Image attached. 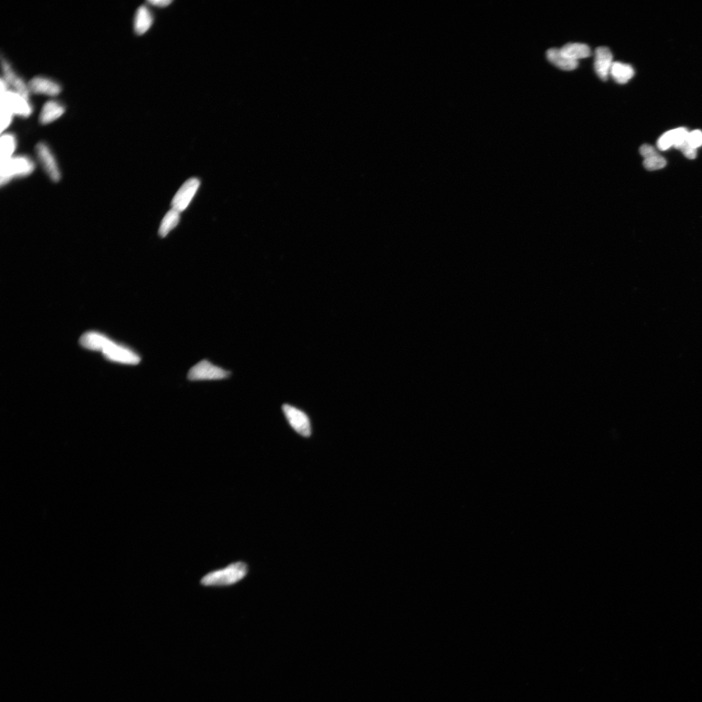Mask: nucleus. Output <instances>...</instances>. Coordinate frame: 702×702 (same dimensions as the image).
Masks as SVG:
<instances>
[{"mask_svg": "<svg viewBox=\"0 0 702 702\" xmlns=\"http://www.w3.org/2000/svg\"><path fill=\"white\" fill-rule=\"evenodd\" d=\"M51 254L52 245L44 235L20 234L2 243V259H0L2 277L10 276L23 266L45 263Z\"/></svg>", "mask_w": 702, "mask_h": 702, "instance_id": "nucleus-1", "label": "nucleus"}, {"mask_svg": "<svg viewBox=\"0 0 702 702\" xmlns=\"http://www.w3.org/2000/svg\"><path fill=\"white\" fill-rule=\"evenodd\" d=\"M0 157L11 160L21 173L40 177L48 171L49 160L45 150L20 135L0 139Z\"/></svg>", "mask_w": 702, "mask_h": 702, "instance_id": "nucleus-2", "label": "nucleus"}, {"mask_svg": "<svg viewBox=\"0 0 702 702\" xmlns=\"http://www.w3.org/2000/svg\"><path fill=\"white\" fill-rule=\"evenodd\" d=\"M344 557L305 540L292 547L283 559V568L289 572L326 571L340 568Z\"/></svg>", "mask_w": 702, "mask_h": 702, "instance_id": "nucleus-3", "label": "nucleus"}, {"mask_svg": "<svg viewBox=\"0 0 702 702\" xmlns=\"http://www.w3.org/2000/svg\"><path fill=\"white\" fill-rule=\"evenodd\" d=\"M151 528L159 538L170 542L204 547L211 542L209 533L202 527L166 510Z\"/></svg>", "mask_w": 702, "mask_h": 702, "instance_id": "nucleus-4", "label": "nucleus"}, {"mask_svg": "<svg viewBox=\"0 0 702 702\" xmlns=\"http://www.w3.org/2000/svg\"><path fill=\"white\" fill-rule=\"evenodd\" d=\"M54 230L76 269L82 274H88L92 266L91 257L86 241L74 220L67 214H59L54 219Z\"/></svg>", "mask_w": 702, "mask_h": 702, "instance_id": "nucleus-5", "label": "nucleus"}, {"mask_svg": "<svg viewBox=\"0 0 702 702\" xmlns=\"http://www.w3.org/2000/svg\"><path fill=\"white\" fill-rule=\"evenodd\" d=\"M300 276L299 270L294 266L280 271L261 294L257 305L259 314L270 319L276 316L298 284Z\"/></svg>", "mask_w": 702, "mask_h": 702, "instance_id": "nucleus-6", "label": "nucleus"}, {"mask_svg": "<svg viewBox=\"0 0 702 702\" xmlns=\"http://www.w3.org/2000/svg\"><path fill=\"white\" fill-rule=\"evenodd\" d=\"M424 614L434 636L443 647L458 656L466 653L465 630L454 616L433 607L425 608Z\"/></svg>", "mask_w": 702, "mask_h": 702, "instance_id": "nucleus-7", "label": "nucleus"}, {"mask_svg": "<svg viewBox=\"0 0 702 702\" xmlns=\"http://www.w3.org/2000/svg\"><path fill=\"white\" fill-rule=\"evenodd\" d=\"M41 128L46 139L56 142L83 145L88 143L93 136L88 124L66 115L51 116Z\"/></svg>", "mask_w": 702, "mask_h": 702, "instance_id": "nucleus-8", "label": "nucleus"}, {"mask_svg": "<svg viewBox=\"0 0 702 702\" xmlns=\"http://www.w3.org/2000/svg\"><path fill=\"white\" fill-rule=\"evenodd\" d=\"M4 118L10 123L13 129L19 131L20 136L45 150L46 137L41 126L30 115H27L17 100V98L7 88H3Z\"/></svg>", "mask_w": 702, "mask_h": 702, "instance_id": "nucleus-9", "label": "nucleus"}, {"mask_svg": "<svg viewBox=\"0 0 702 702\" xmlns=\"http://www.w3.org/2000/svg\"><path fill=\"white\" fill-rule=\"evenodd\" d=\"M98 160L88 151L69 152L59 172V182L63 187H73L89 178L97 170Z\"/></svg>", "mask_w": 702, "mask_h": 702, "instance_id": "nucleus-10", "label": "nucleus"}, {"mask_svg": "<svg viewBox=\"0 0 702 702\" xmlns=\"http://www.w3.org/2000/svg\"><path fill=\"white\" fill-rule=\"evenodd\" d=\"M165 511L157 501L145 498H132L126 501L120 508L119 514L131 524L152 527Z\"/></svg>", "mask_w": 702, "mask_h": 702, "instance_id": "nucleus-11", "label": "nucleus"}, {"mask_svg": "<svg viewBox=\"0 0 702 702\" xmlns=\"http://www.w3.org/2000/svg\"><path fill=\"white\" fill-rule=\"evenodd\" d=\"M230 35V25L222 12L217 8L207 12L201 29V46L207 53H213L222 46Z\"/></svg>", "mask_w": 702, "mask_h": 702, "instance_id": "nucleus-12", "label": "nucleus"}, {"mask_svg": "<svg viewBox=\"0 0 702 702\" xmlns=\"http://www.w3.org/2000/svg\"><path fill=\"white\" fill-rule=\"evenodd\" d=\"M25 222V208L18 201H7L0 209V242L7 243L20 235Z\"/></svg>", "mask_w": 702, "mask_h": 702, "instance_id": "nucleus-13", "label": "nucleus"}, {"mask_svg": "<svg viewBox=\"0 0 702 702\" xmlns=\"http://www.w3.org/2000/svg\"><path fill=\"white\" fill-rule=\"evenodd\" d=\"M270 331V318L257 314L253 316L244 328L238 351L243 356H247L251 351L261 344L268 336Z\"/></svg>", "mask_w": 702, "mask_h": 702, "instance_id": "nucleus-14", "label": "nucleus"}, {"mask_svg": "<svg viewBox=\"0 0 702 702\" xmlns=\"http://www.w3.org/2000/svg\"><path fill=\"white\" fill-rule=\"evenodd\" d=\"M20 174L15 164L5 157H0V194L3 200L15 189Z\"/></svg>", "mask_w": 702, "mask_h": 702, "instance_id": "nucleus-15", "label": "nucleus"}, {"mask_svg": "<svg viewBox=\"0 0 702 702\" xmlns=\"http://www.w3.org/2000/svg\"><path fill=\"white\" fill-rule=\"evenodd\" d=\"M222 4L232 9L247 11L254 8L259 2H256V0H224Z\"/></svg>", "mask_w": 702, "mask_h": 702, "instance_id": "nucleus-16", "label": "nucleus"}]
</instances>
